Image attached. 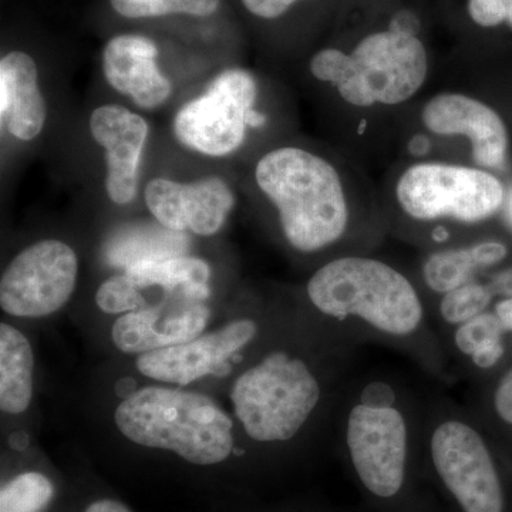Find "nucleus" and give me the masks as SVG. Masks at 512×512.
I'll list each match as a JSON object with an SVG mask.
<instances>
[{
    "mask_svg": "<svg viewBox=\"0 0 512 512\" xmlns=\"http://www.w3.org/2000/svg\"><path fill=\"white\" fill-rule=\"evenodd\" d=\"M255 181L296 251L332 247L349 231L359 183L332 158L305 147H276L259 158Z\"/></svg>",
    "mask_w": 512,
    "mask_h": 512,
    "instance_id": "1",
    "label": "nucleus"
},
{
    "mask_svg": "<svg viewBox=\"0 0 512 512\" xmlns=\"http://www.w3.org/2000/svg\"><path fill=\"white\" fill-rule=\"evenodd\" d=\"M427 46L409 13L389 28L357 40L350 50L326 47L312 56L309 70L352 110H396L416 99L430 77Z\"/></svg>",
    "mask_w": 512,
    "mask_h": 512,
    "instance_id": "2",
    "label": "nucleus"
},
{
    "mask_svg": "<svg viewBox=\"0 0 512 512\" xmlns=\"http://www.w3.org/2000/svg\"><path fill=\"white\" fill-rule=\"evenodd\" d=\"M114 421L138 446L173 451L197 466L222 463L234 450L232 420L200 393L144 387L117 406Z\"/></svg>",
    "mask_w": 512,
    "mask_h": 512,
    "instance_id": "3",
    "label": "nucleus"
},
{
    "mask_svg": "<svg viewBox=\"0 0 512 512\" xmlns=\"http://www.w3.org/2000/svg\"><path fill=\"white\" fill-rule=\"evenodd\" d=\"M309 301L332 318H359L392 336L412 335L423 305L412 282L392 265L369 256H340L309 279Z\"/></svg>",
    "mask_w": 512,
    "mask_h": 512,
    "instance_id": "4",
    "label": "nucleus"
},
{
    "mask_svg": "<svg viewBox=\"0 0 512 512\" xmlns=\"http://www.w3.org/2000/svg\"><path fill=\"white\" fill-rule=\"evenodd\" d=\"M394 207L420 224H478L505 205L507 191L491 171L458 161L414 160L390 181Z\"/></svg>",
    "mask_w": 512,
    "mask_h": 512,
    "instance_id": "5",
    "label": "nucleus"
},
{
    "mask_svg": "<svg viewBox=\"0 0 512 512\" xmlns=\"http://www.w3.org/2000/svg\"><path fill=\"white\" fill-rule=\"evenodd\" d=\"M235 416L259 443L288 441L305 426L320 400V384L303 360L275 352L235 380Z\"/></svg>",
    "mask_w": 512,
    "mask_h": 512,
    "instance_id": "6",
    "label": "nucleus"
},
{
    "mask_svg": "<svg viewBox=\"0 0 512 512\" xmlns=\"http://www.w3.org/2000/svg\"><path fill=\"white\" fill-rule=\"evenodd\" d=\"M258 92V82L247 70H224L201 96L185 103L175 114V138L204 156L235 153L247 138Z\"/></svg>",
    "mask_w": 512,
    "mask_h": 512,
    "instance_id": "7",
    "label": "nucleus"
},
{
    "mask_svg": "<svg viewBox=\"0 0 512 512\" xmlns=\"http://www.w3.org/2000/svg\"><path fill=\"white\" fill-rule=\"evenodd\" d=\"M79 275L74 249L43 239L19 252L0 279V306L15 318H45L72 298Z\"/></svg>",
    "mask_w": 512,
    "mask_h": 512,
    "instance_id": "8",
    "label": "nucleus"
},
{
    "mask_svg": "<svg viewBox=\"0 0 512 512\" xmlns=\"http://www.w3.org/2000/svg\"><path fill=\"white\" fill-rule=\"evenodd\" d=\"M431 457L437 473L466 512H503L504 493L487 444L463 421L434 430Z\"/></svg>",
    "mask_w": 512,
    "mask_h": 512,
    "instance_id": "9",
    "label": "nucleus"
},
{
    "mask_svg": "<svg viewBox=\"0 0 512 512\" xmlns=\"http://www.w3.org/2000/svg\"><path fill=\"white\" fill-rule=\"evenodd\" d=\"M419 126L434 138L466 141L471 163L483 170H504L510 134L507 124L490 104L464 92H439L421 104Z\"/></svg>",
    "mask_w": 512,
    "mask_h": 512,
    "instance_id": "10",
    "label": "nucleus"
},
{
    "mask_svg": "<svg viewBox=\"0 0 512 512\" xmlns=\"http://www.w3.org/2000/svg\"><path fill=\"white\" fill-rule=\"evenodd\" d=\"M346 437L353 466L367 490L382 498L399 493L407 460L403 414L394 407L357 404L349 414Z\"/></svg>",
    "mask_w": 512,
    "mask_h": 512,
    "instance_id": "11",
    "label": "nucleus"
},
{
    "mask_svg": "<svg viewBox=\"0 0 512 512\" xmlns=\"http://www.w3.org/2000/svg\"><path fill=\"white\" fill-rule=\"evenodd\" d=\"M144 198L158 224L201 237L217 234L235 207L234 191L221 177H205L188 184L154 178L147 184Z\"/></svg>",
    "mask_w": 512,
    "mask_h": 512,
    "instance_id": "12",
    "label": "nucleus"
},
{
    "mask_svg": "<svg viewBox=\"0 0 512 512\" xmlns=\"http://www.w3.org/2000/svg\"><path fill=\"white\" fill-rule=\"evenodd\" d=\"M256 332L258 326L254 320H234L190 342L143 353L137 357V369L157 382L187 386L214 373L229 357L245 348Z\"/></svg>",
    "mask_w": 512,
    "mask_h": 512,
    "instance_id": "13",
    "label": "nucleus"
},
{
    "mask_svg": "<svg viewBox=\"0 0 512 512\" xmlns=\"http://www.w3.org/2000/svg\"><path fill=\"white\" fill-rule=\"evenodd\" d=\"M210 318L202 301L168 296L158 305L121 315L111 328V340L120 352L143 355L197 339Z\"/></svg>",
    "mask_w": 512,
    "mask_h": 512,
    "instance_id": "14",
    "label": "nucleus"
},
{
    "mask_svg": "<svg viewBox=\"0 0 512 512\" xmlns=\"http://www.w3.org/2000/svg\"><path fill=\"white\" fill-rule=\"evenodd\" d=\"M94 141L106 151V191L114 204H131L138 190L141 154L148 137L143 117L126 107L107 104L90 117Z\"/></svg>",
    "mask_w": 512,
    "mask_h": 512,
    "instance_id": "15",
    "label": "nucleus"
},
{
    "mask_svg": "<svg viewBox=\"0 0 512 512\" xmlns=\"http://www.w3.org/2000/svg\"><path fill=\"white\" fill-rule=\"evenodd\" d=\"M157 56L156 43L146 36L113 37L104 47V77L141 109H157L173 93L170 80L158 69Z\"/></svg>",
    "mask_w": 512,
    "mask_h": 512,
    "instance_id": "16",
    "label": "nucleus"
},
{
    "mask_svg": "<svg viewBox=\"0 0 512 512\" xmlns=\"http://www.w3.org/2000/svg\"><path fill=\"white\" fill-rule=\"evenodd\" d=\"M0 117L2 126L20 141H32L43 131L46 101L39 89L33 57L10 52L0 60Z\"/></svg>",
    "mask_w": 512,
    "mask_h": 512,
    "instance_id": "17",
    "label": "nucleus"
},
{
    "mask_svg": "<svg viewBox=\"0 0 512 512\" xmlns=\"http://www.w3.org/2000/svg\"><path fill=\"white\" fill-rule=\"evenodd\" d=\"M141 289L161 288L168 296L204 301L210 295L211 268L204 259L180 255L140 262L124 269Z\"/></svg>",
    "mask_w": 512,
    "mask_h": 512,
    "instance_id": "18",
    "label": "nucleus"
},
{
    "mask_svg": "<svg viewBox=\"0 0 512 512\" xmlns=\"http://www.w3.org/2000/svg\"><path fill=\"white\" fill-rule=\"evenodd\" d=\"M35 355L29 339L15 326L0 325V409L3 413L26 412L33 397Z\"/></svg>",
    "mask_w": 512,
    "mask_h": 512,
    "instance_id": "19",
    "label": "nucleus"
},
{
    "mask_svg": "<svg viewBox=\"0 0 512 512\" xmlns=\"http://www.w3.org/2000/svg\"><path fill=\"white\" fill-rule=\"evenodd\" d=\"M188 248L190 238L185 232L171 231L160 224L133 225L119 229L107 241L104 254L111 266L127 269L140 262L185 255Z\"/></svg>",
    "mask_w": 512,
    "mask_h": 512,
    "instance_id": "20",
    "label": "nucleus"
},
{
    "mask_svg": "<svg viewBox=\"0 0 512 512\" xmlns=\"http://www.w3.org/2000/svg\"><path fill=\"white\" fill-rule=\"evenodd\" d=\"M507 330L495 313L484 312L458 326L456 345L480 369H490L504 356L503 335Z\"/></svg>",
    "mask_w": 512,
    "mask_h": 512,
    "instance_id": "21",
    "label": "nucleus"
},
{
    "mask_svg": "<svg viewBox=\"0 0 512 512\" xmlns=\"http://www.w3.org/2000/svg\"><path fill=\"white\" fill-rule=\"evenodd\" d=\"M480 271L473 247L443 249L429 255L423 265V279L431 291L446 295L473 281Z\"/></svg>",
    "mask_w": 512,
    "mask_h": 512,
    "instance_id": "22",
    "label": "nucleus"
},
{
    "mask_svg": "<svg viewBox=\"0 0 512 512\" xmlns=\"http://www.w3.org/2000/svg\"><path fill=\"white\" fill-rule=\"evenodd\" d=\"M221 0H110L113 9L127 19L160 18L167 15L211 16Z\"/></svg>",
    "mask_w": 512,
    "mask_h": 512,
    "instance_id": "23",
    "label": "nucleus"
},
{
    "mask_svg": "<svg viewBox=\"0 0 512 512\" xmlns=\"http://www.w3.org/2000/svg\"><path fill=\"white\" fill-rule=\"evenodd\" d=\"M53 497V485L43 474L23 473L0 493V512H40Z\"/></svg>",
    "mask_w": 512,
    "mask_h": 512,
    "instance_id": "24",
    "label": "nucleus"
},
{
    "mask_svg": "<svg viewBox=\"0 0 512 512\" xmlns=\"http://www.w3.org/2000/svg\"><path fill=\"white\" fill-rule=\"evenodd\" d=\"M493 296L494 293L488 285L468 282L443 295L440 302L441 316L451 325H463L467 320L487 312Z\"/></svg>",
    "mask_w": 512,
    "mask_h": 512,
    "instance_id": "25",
    "label": "nucleus"
},
{
    "mask_svg": "<svg viewBox=\"0 0 512 512\" xmlns=\"http://www.w3.org/2000/svg\"><path fill=\"white\" fill-rule=\"evenodd\" d=\"M96 303L101 312L109 315H126L147 308L143 289L126 272L111 276L100 285L96 292Z\"/></svg>",
    "mask_w": 512,
    "mask_h": 512,
    "instance_id": "26",
    "label": "nucleus"
},
{
    "mask_svg": "<svg viewBox=\"0 0 512 512\" xmlns=\"http://www.w3.org/2000/svg\"><path fill=\"white\" fill-rule=\"evenodd\" d=\"M241 2L256 18L274 20L284 16L301 0H241Z\"/></svg>",
    "mask_w": 512,
    "mask_h": 512,
    "instance_id": "27",
    "label": "nucleus"
},
{
    "mask_svg": "<svg viewBox=\"0 0 512 512\" xmlns=\"http://www.w3.org/2000/svg\"><path fill=\"white\" fill-rule=\"evenodd\" d=\"M394 403H396V393H394L393 387L387 383L367 384L360 394V404L363 406L387 409V407H394Z\"/></svg>",
    "mask_w": 512,
    "mask_h": 512,
    "instance_id": "28",
    "label": "nucleus"
},
{
    "mask_svg": "<svg viewBox=\"0 0 512 512\" xmlns=\"http://www.w3.org/2000/svg\"><path fill=\"white\" fill-rule=\"evenodd\" d=\"M480 269L491 268L503 262L508 255L507 245L498 241H483L471 245Z\"/></svg>",
    "mask_w": 512,
    "mask_h": 512,
    "instance_id": "29",
    "label": "nucleus"
},
{
    "mask_svg": "<svg viewBox=\"0 0 512 512\" xmlns=\"http://www.w3.org/2000/svg\"><path fill=\"white\" fill-rule=\"evenodd\" d=\"M494 406L500 419L512 426V367L498 383L494 394Z\"/></svg>",
    "mask_w": 512,
    "mask_h": 512,
    "instance_id": "30",
    "label": "nucleus"
},
{
    "mask_svg": "<svg viewBox=\"0 0 512 512\" xmlns=\"http://www.w3.org/2000/svg\"><path fill=\"white\" fill-rule=\"evenodd\" d=\"M488 288L494 295L504 296V298H512V266L498 272L491 278Z\"/></svg>",
    "mask_w": 512,
    "mask_h": 512,
    "instance_id": "31",
    "label": "nucleus"
},
{
    "mask_svg": "<svg viewBox=\"0 0 512 512\" xmlns=\"http://www.w3.org/2000/svg\"><path fill=\"white\" fill-rule=\"evenodd\" d=\"M494 313L503 323L504 329L512 332V298H504L498 302Z\"/></svg>",
    "mask_w": 512,
    "mask_h": 512,
    "instance_id": "32",
    "label": "nucleus"
},
{
    "mask_svg": "<svg viewBox=\"0 0 512 512\" xmlns=\"http://www.w3.org/2000/svg\"><path fill=\"white\" fill-rule=\"evenodd\" d=\"M86 512H130L123 504L113 500L96 501L87 508Z\"/></svg>",
    "mask_w": 512,
    "mask_h": 512,
    "instance_id": "33",
    "label": "nucleus"
},
{
    "mask_svg": "<svg viewBox=\"0 0 512 512\" xmlns=\"http://www.w3.org/2000/svg\"><path fill=\"white\" fill-rule=\"evenodd\" d=\"M505 207H507L508 220L512 225V188L510 192H507V200H505Z\"/></svg>",
    "mask_w": 512,
    "mask_h": 512,
    "instance_id": "34",
    "label": "nucleus"
},
{
    "mask_svg": "<svg viewBox=\"0 0 512 512\" xmlns=\"http://www.w3.org/2000/svg\"><path fill=\"white\" fill-rule=\"evenodd\" d=\"M507 25L512 29V0H510V6H508Z\"/></svg>",
    "mask_w": 512,
    "mask_h": 512,
    "instance_id": "35",
    "label": "nucleus"
}]
</instances>
